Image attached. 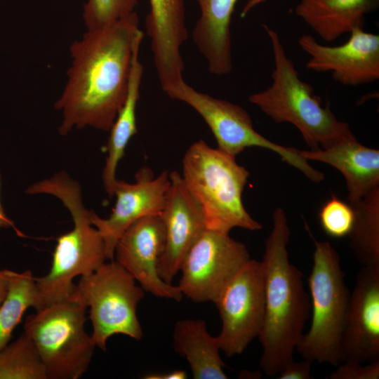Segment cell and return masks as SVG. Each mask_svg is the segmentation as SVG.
Returning <instances> with one entry per match:
<instances>
[{"mask_svg":"<svg viewBox=\"0 0 379 379\" xmlns=\"http://www.w3.org/2000/svg\"><path fill=\"white\" fill-rule=\"evenodd\" d=\"M140 30L135 11L105 27L86 29L71 44L66 82L55 103L62 116L60 135L86 126L109 131L126 99Z\"/></svg>","mask_w":379,"mask_h":379,"instance_id":"obj_1","label":"cell"},{"mask_svg":"<svg viewBox=\"0 0 379 379\" xmlns=\"http://www.w3.org/2000/svg\"><path fill=\"white\" fill-rule=\"evenodd\" d=\"M272 222L260 260L265 279V316L258 336L262 347L260 366L268 376L279 374L294 360L293 353L311 309L303 274L289 261L290 229L283 208L275 209Z\"/></svg>","mask_w":379,"mask_h":379,"instance_id":"obj_2","label":"cell"},{"mask_svg":"<svg viewBox=\"0 0 379 379\" xmlns=\"http://www.w3.org/2000/svg\"><path fill=\"white\" fill-rule=\"evenodd\" d=\"M30 194H48L58 198L68 209L74 227L57 240L49 272L35 277L39 310L68 298L74 291L75 277L86 276L107 260L105 245L99 231L90 220L79 184L65 172L30 185Z\"/></svg>","mask_w":379,"mask_h":379,"instance_id":"obj_3","label":"cell"},{"mask_svg":"<svg viewBox=\"0 0 379 379\" xmlns=\"http://www.w3.org/2000/svg\"><path fill=\"white\" fill-rule=\"evenodd\" d=\"M270 39L274 69L272 82L265 90L253 93L248 100L277 123L295 126L310 149H326L352 132L347 123L337 119L324 107L312 86L302 81L288 57L276 31L264 25Z\"/></svg>","mask_w":379,"mask_h":379,"instance_id":"obj_4","label":"cell"},{"mask_svg":"<svg viewBox=\"0 0 379 379\" xmlns=\"http://www.w3.org/2000/svg\"><path fill=\"white\" fill-rule=\"evenodd\" d=\"M181 175L203 211L207 229L230 233L235 227L251 231L262 228L243 204L250 174L235 156L199 140L186 151Z\"/></svg>","mask_w":379,"mask_h":379,"instance_id":"obj_5","label":"cell"},{"mask_svg":"<svg viewBox=\"0 0 379 379\" xmlns=\"http://www.w3.org/2000/svg\"><path fill=\"white\" fill-rule=\"evenodd\" d=\"M314 244L313 265L307 282L312 321L296 350L312 363H342L341 340L350 300L340 256L328 241H317L305 225Z\"/></svg>","mask_w":379,"mask_h":379,"instance_id":"obj_6","label":"cell"},{"mask_svg":"<svg viewBox=\"0 0 379 379\" xmlns=\"http://www.w3.org/2000/svg\"><path fill=\"white\" fill-rule=\"evenodd\" d=\"M86 305L73 293L28 315L24 333L34 343L48 379H78L96 347L84 327Z\"/></svg>","mask_w":379,"mask_h":379,"instance_id":"obj_7","label":"cell"},{"mask_svg":"<svg viewBox=\"0 0 379 379\" xmlns=\"http://www.w3.org/2000/svg\"><path fill=\"white\" fill-rule=\"evenodd\" d=\"M116 260L105 262L93 273L81 277L74 293L90 309L91 338L105 351L107 340L123 334L136 340L143 336L137 307L145 291Z\"/></svg>","mask_w":379,"mask_h":379,"instance_id":"obj_8","label":"cell"},{"mask_svg":"<svg viewBox=\"0 0 379 379\" xmlns=\"http://www.w3.org/2000/svg\"><path fill=\"white\" fill-rule=\"evenodd\" d=\"M165 93L199 114L213 134L218 148L235 157L248 147L265 148L277 154L312 182L324 180V175L313 168L299 149L275 143L257 132L249 114L241 106L199 92L184 79Z\"/></svg>","mask_w":379,"mask_h":379,"instance_id":"obj_9","label":"cell"},{"mask_svg":"<svg viewBox=\"0 0 379 379\" xmlns=\"http://www.w3.org/2000/svg\"><path fill=\"white\" fill-rule=\"evenodd\" d=\"M251 259L247 247L229 233L206 229L186 255L178 286L194 302H212Z\"/></svg>","mask_w":379,"mask_h":379,"instance_id":"obj_10","label":"cell"},{"mask_svg":"<svg viewBox=\"0 0 379 379\" xmlns=\"http://www.w3.org/2000/svg\"><path fill=\"white\" fill-rule=\"evenodd\" d=\"M222 326L217 337L228 357L241 354L258 338L265 316V279L261 261L250 259L214 303Z\"/></svg>","mask_w":379,"mask_h":379,"instance_id":"obj_11","label":"cell"},{"mask_svg":"<svg viewBox=\"0 0 379 379\" xmlns=\"http://www.w3.org/2000/svg\"><path fill=\"white\" fill-rule=\"evenodd\" d=\"M165 241V226L161 214L142 217L131 225L120 237L114 258L145 292L179 302L183 298L179 287L164 281L157 272Z\"/></svg>","mask_w":379,"mask_h":379,"instance_id":"obj_12","label":"cell"},{"mask_svg":"<svg viewBox=\"0 0 379 379\" xmlns=\"http://www.w3.org/2000/svg\"><path fill=\"white\" fill-rule=\"evenodd\" d=\"M298 43L310 55L307 68L331 72L333 79L343 85L358 86L379 79L378 34L358 27L340 46L323 45L310 34H302Z\"/></svg>","mask_w":379,"mask_h":379,"instance_id":"obj_13","label":"cell"},{"mask_svg":"<svg viewBox=\"0 0 379 379\" xmlns=\"http://www.w3.org/2000/svg\"><path fill=\"white\" fill-rule=\"evenodd\" d=\"M169 185L168 171L154 177L151 169L142 168L135 174L134 183L117 180L116 203L108 218L90 211L91 222L103 239L107 260H114L117 241L131 225L142 217L161 213Z\"/></svg>","mask_w":379,"mask_h":379,"instance_id":"obj_14","label":"cell"},{"mask_svg":"<svg viewBox=\"0 0 379 379\" xmlns=\"http://www.w3.org/2000/svg\"><path fill=\"white\" fill-rule=\"evenodd\" d=\"M170 185L161 213L166 232L165 248L157 272L171 284L192 246L207 229L199 204L188 190L182 175L169 173Z\"/></svg>","mask_w":379,"mask_h":379,"instance_id":"obj_15","label":"cell"},{"mask_svg":"<svg viewBox=\"0 0 379 379\" xmlns=\"http://www.w3.org/2000/svg\"><path fill=\"white\" fill-rule=\"evenodd\" d=\"M342 362L379 361V267L359 270L341 340Z\"/></svg>","mask_w":379,"mask_h":379,"instance_id":"obj_16","label":"cell"},{"mask_svg":"<svg viewBox=\"0 0 379 379\" xmlns=\"http://www.w3.org/2000/svg\"><path fill=\"white\" fill-rule=\"evenodd\" d=\"M146 17L154 62L165 92L183 79L181 46L188 37L184 0H149Z\"/></svg>","mask_w":379,"mask_h":379,"instance_id":"obj_17","label":"cell"},{"mask_svg":"<svg viewBox=\"0 0 379 379\" xmlns=\"http://www.w3.org/2000/svg\"><path fill=\"white\" fill-rule=\"evenodd\" d=\"M300 152L307 161L325 163L342 173L350 204L379 187V150L362 145L353 133L326 149Z\"/></svg>","mask_w":379,"mask_h":379,"instance_id":"obj_18","label":"cell"},{"mask_svg":"<svg viewBox=\"0 0 379 379\" xmlns=\"http://www.w3.org/2000/svg\"><path fill=\"white\" fill-rule=\"evenodd\" d=\"M200 15L192 37L208 71L225 75L232 70V16L238 0H196Z\"/></svg>","mask_w":379,"mask_h":379,"instance_id":"obj_19","label":"cell"},{"mask_svg":"<svg viewBox=\"0 0 379 379\" xmlns=\"http://www.w3.org/2000/svg\"><path fill=\"white\" fill-rule=\"evenodd\" d=\"M143 37L144 34L140 30L134 44L126 99L109 131V136L106 145L107 155L102 171V182L109 197L114 196V187L118 180L116 177L118 164L124 155L129 140L138 133L136 107L143 74L139 53Z\"/></svg>","mask_w":379,"mask_h":379,"instance_id":"obj_20","label":"cell"},{"mask_svg":"<svg viewBox=\"0 0 379 379\" xmlns=\"http://www.w3.org/2000/svg\"><path fill=\"white\" fill-rule=\"evenodd\" d=\"M379 0H301L295 14L323 40L332 41L356 28H364L365 15Z\"/></svg>","mask_w":379,"mask_h":379,"instance_id":"obj_21","label":"cell"},{"mask_svg":"<svg viewBox=\"0 0 379 379\" xmlns=\"http://www.w3.org/2000/svg\"><path fill=\"white\" fill-rule=\"evenodd\" d=\"M175 352L189 364L194 379H227L226 367L220 354L217 337L211 335L204 320L186 319L178 321L173 328Z\"/></svg>","mask_w":379,"mask_h":379,"instance_id":"obj_22","label":"cell"},{"mask_svg":"<svg viewBox=\"0 0 379 379\" xmlns=\"http://www.w3.org/2000/svg\"><path fill=\"white\" fill-rule=\"evenodd\" d=\"M350 204L355 214L350 246L362 266L379 267V187Z\"/></svg>","mask_w":379,"mask_h":379,"instance_id":"obj_23","label":"cell"},{"mask_svg":"<svg viewBox=\"0 0 379 379\" xmlns=\"http://www.w3.org/2000/svg\"><path fill=\"white\" fill-rule=\"evenodd\" d=\"M35 277L29 270H11L7 294L0 305V350L11 338L13 331L30 307L39 309Z\"/></svg>","mask_w":379,"mask_h":379,"instance_id":"obj_24","label":"cell"},{"mask_svg":"<svg viewBox=\"0 0 379 379\" xmlns=\"http://www.w3.org/2000/svg\"><path fill=\"white\" fill-rule=\"evenodd\" d=\"M0 379H48L38 351L25 333L0 350Z\"/></svg>","mask_w":379,"mask_h":379,"instance_id":"obj_25","label":"cell"},{"mask_svg":"<svg viewBox=\"0 0 379 379\" xmlns=\"http://www.w3.org/2000/svg\"><path fill=\"white\" fill-rule=\"evenodd\" d=\"M139 0H86L83 20L86 29L112 24L135 12Z\"/></svg>","mask_w":379,"mask_h":379,"instance_id":"obj_26","label":"cell"},{"mask_svg":"<svg viewBox=\"0 0 379 379\" xmlns=\"http://www.w3.org/2000/svg\"><path fill=\"white\" fill-rule=\"evenodd\" d=\"M318 215L324 232L328 236L335 239L349 236L355 218L352 206L335 194H332L321 206Z\"/></svg>","mask_w":379,"mask_h":379,"instance_id":"obj_27","label":"cell"},{"mask_svg":"<svg viewBox=\"0 0 379 379\" xmlns=\"http://www.w3.org/2000/svg\"><path fill=\"white\" fill-rule=\"evenodd\" d=\"M329 375L330 379H378L379 361L366 363L345 361L336 366Z\"/></svg>","mask_w":379,"mask_h":379,"instance_id":"obj_28","label":"cell"},{"mask_svg":"<svg viewBox=\"0 0 379 379\" xmlns=\"http://www.w3.org/2000/svg\"><path fill=\"white\" fill-rule=\"evenodd\" d=\"M312 362L303 359L295 362L294 360L287 364L279 373V379H310Z\"/></svg>","mask_w":379,"mask_h":379,"instance_id":"obj_29","label":"cell"},{"mask_svg":"<svg viewBox=\"0 0 379 379\" xmlns=\"http://www.w3.org/2000/svg\"><path fill=\"white\" fill-rule=\"evenodd\" d=\"M187 373L182 370H175L163 373H151L144 375L145 379H185Z\"/></svg>","mask_w":379,"mask_h":379,"instance_id":"obj_30","label":"cell"},{"mask_svg":"<svg viewBox=\"0 0 379 379\" xmlns=\"http://www.w3.org/2000/svg\"><path fill=\"white\" fill-rule=\"evenodd\" d=\"M11 272V270H0V305L8 292Z\"/></svg>","mask_w":379,"mask_h":379,"instance_id":"obj_31","label":"cell"},{"mask_svg":"<svg viewBox=\"0 0 379 379\" xmlns=\"http://www.w3.org/2000/svg\"><path fill=\"white\" fill-rule=\"evenodd\" d=\"M0 186H1V176H0ZM9 227L14 228V230L18 234H20V232H18L17 229L15 228L13 221L11 219H10L8 216L6 214L5 211L1 203V199H0V229L9 228Z\"/></svg>","mask_w":379,"mask_h":379,"instance_id":"obj_32","label":"cell"},{"mask_svg":"<svg viewBox=\"0 0 379 379\" xmlns=\"http://www.w3.org/2000/svg\"><path fill=\"white\" fill-rule=\"evenodd\" d=\"M265 1L267 0H248L241 12V17H246L251 10Z\"/></svg>","mask_w":379,"mask_h":379,"instance_id":"obj_33","label":"cell"}]
</instances>
